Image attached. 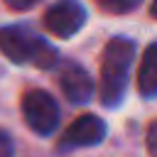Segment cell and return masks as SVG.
<instances>
[{
	"mask_svg": "<svg viewBox=\"0 0 157 157\" xmlns=\"http://www.w3.org/2000/svg\"><path fill=\"white\" fill-rule=\"evenodd\" d=\"M105 137V123L98 115H78L64 132L61 137V150H71V147H91L98 145Z\"/></svg>",
	"mask_w": 157,
	"mask_h": 157,
	"instance_id": "obj_5",
	"label": "cell"
},
{
	"mask_svg": "<svg viewBox=\"0 0 157 157\" xmlns=\"http://www.w3.org/2000/svg\"><path fill=\"white\" fill-rule=\"evenodd\" d=\"M147 152L150 157H157V120L147 128Z\"/></svg>",
	"mask_w": 157,
	"mask_h": 157,
	"instance_id": "obj_10",
	"label": "cell"
},
{
	"mask_svg": "<svg viewBox=\"0 0 157 157\" xmlns=\"http://www.w3.org/2000/svg\"><path fill=\"white\" fill-rule=\"evenodd\" d=\"M0 157H15V142L5 130H0Z\"/></svg>",
	"mask_w": 157,
	"mask_h": 157,
	"instance_id": "obj_9",
	"label": "cell"
},
{
	"mask_svg": "<svg viewBox=\"0 0 157 157\" xmlns=\"http://www.w3.org/2000/svg\"><path fill=\"white\" fill-rule=\"evenodd\" d=\"M39 0H5V5L10 7V10H15V12H25V10H29V7H34Z\"/></svg>",
	"mask_w": 157,
	"mask_h": 157,
	"instance_id": "obj_11",
	"label": "cell"
},
{
	"mask_svg": "<svg viewBox=\"0 0 157 157\" xmlns=\"http://www.w3.org/2000/svg\"><path fill=\"white\" fill-rule=\"evenodd\" d=\"M0 52L12 64H34L39 69H52L59 61V54L49 42L20 25L0 27Z\"/></svg>",
	"mask_w": 157,
	"mask_h": 157,
	"instance_id": "obj_2",
	"label": "cell"
},
{
	"mask_svg": "<svg viewBox=\"0 0 157 157\" xmlns=\"http://www.w3.org/2000/svg\"><path fill=\"white\" fill-rule=\"evenodd\" d=\"M150 12H152V17L157 20V0H152V5H150Z\"/></svg>",
	"mask_w": 157,
	"mask_h": 157,
	"instance_id": "obj_12",
	"label": "cell"
},
{
	"mask_svg": "<svg viewBox=\"0 0 157 157\" xmlns=\"http://www.w3.org/2000/svg\"><path fill=\"white\" fill-rule=\"evenodd\" d=\"M142 0H96V5L110 15H125L130 10H135Z\"/></svg>",
	"mask_w": 157,
	"mask_h": 157,
	"instance_id": "obj_8",
	"label": "cell"
},
{
	"mask_svg": "<svg viewBox=\"0 0 157 157\" xmlns=\"http://www.w3.org/2000/svg\"><path fill=\"white\" fill-rule=\"evenodd\" d=\"M61 91L71 103H88L93 96V78L88 76V71L78 64H69L61 76H59Z\"/></svg>",
	"mask_w": 157,
	"mask_h": 157,
	"instance_id": "obj_6",
	"label": "cell"
},
{
	"mask_svg": "<svg viewBox=\"0 0 157 157\" xmlns=\"http://www.w3.org/2000/svg\"><path fill=\"white\" fill-rule=\"evenodd\" d=\"M135 59V44L128 37H113L101 59V103L105 108L120 105L125 88H128V76L130 66Z\"/></svg>",
	"mask_w": 157,
	"mask_h": 157,
	"instance_id": "obj_1",
	"label": "cell"
},
{
	"mask_svg": "<svg viewBox=\"0 0 157 157\" xmlns=\"http://www.w3.org/2000/svg\"><path fill=\"white\" fill-rule=\"evenodd\" d=\"M22 115L37 135H52L59 125V105L47 91H27L22 98Z\"/></svg>",
	"mask_w": 157,
	"mask_h": 157,
	"instance_id": "obj_3",
	"label": "cell"
},
{
	"mask_svg": "<svg viewBox=\"0 0 157 157\" xmlns=\"http://www.w3.org/2000/svg\"><path fill=\"white\" fill-rule=\"evenodd\" d=\"M83 22H86V10L76 0H61V2L52 5L44 15V27L61 39L74 37L83 27Z\"/></svg>",
	"mask_w": 157,
	"mask_h": 157,
	"instance_id": "obj_4",
	"label": "cell"
},
{
	"mask_svg": "<svg viewBox=\"0 0 157 157\" xmlns=\"http://www.w3.org/2000/svg\"><path fill=\"white\" fill-rule=\"evenodd\" d=\"M137 91L145 98L157 96V42L150 44L142 54V61L137 69Z\"/></svg>",
	"mask_w": 157,
	"mask_h": 157,
	"instance_id": "obj_7",
	"label": "cell"
}]
</instances>
